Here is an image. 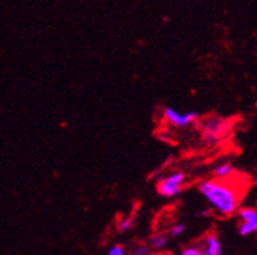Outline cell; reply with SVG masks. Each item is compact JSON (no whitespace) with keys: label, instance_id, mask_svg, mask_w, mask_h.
Returning <instances> with one entry per match:
<instances>
[{"label":"cell","instance_id":"14","mask_svg":"<svg viewBox=\"0 0 257 255\" xmlns=\"http://www.w3.org/2000/svg\"><path fill=\"white\" fill-rule=\"evenodd\" d=\"M158 255H175V254H173V252H169V251H165V252H158Z\"/></svg>","mask_w":257,"mask_h":255},{"label":"cell","instance_id":"10","mask_svg":"<svg viewBox=\"0 0 257 255\" xmlns=\"http://www.w3.org/2000/svg\"><path fill=\"white\" fill-rule=\"evenodd\" d=\"M179 255H204V252H202L200 245H192L184 247Z\"/></svg>","mask_w":257,"mask_h":255},{"label":"cell","instance_id":"7","mask_svg":"<svg viewBox=\"0 0 257 255\" xmlns=\"http://www.w3.org/2000/svg\"><path fill=\"white\" fill-rule=\"evenodd\" d=\"M167 241H169V237H167L166 234H163V233H157V234L150 237L148 245H149L150 249L154 250V251L161 252L165 249V246L167 245Z\"/></svg>","mask_w":257,"mask_h":255},{"label":"cell","instance_id":"5","mask_svg":"<svg viewBox=\"0 0 257 255\" xmlns=\"http://www.w3.org/2000/svg\"><path fill=\"white\" fill-rule=\"evenodd\" d=\"M163 116L170 124H173L174 126H178V128H186L199 120V115L196 112L180 113L173 107H166L163 111Z\"/></svg>","mask_w":257,"mask_h":255},{"label":"cell","instance_id":"11","mask_svg":"<svg viewBox=\"0 0 257 255\" xmlns=\"http://www.w3.org/2000/svg\"><path fill=\"white\" fill-rule=\"evenodd\" d=\"M150 246L145 242H141V243H137L135 246V249L132 250V255H147L150 252Z\"/></svg>","mask_w":257,"mask_h":255},{"label":"cell","instance_id":"9","mask_svg":"<svg viewBox=\"0 0 257 255\" xmlns=\"http://www.w3.org/2000/svg\"><path fill=\"white\" fill-rule=\"evenodd\" d=\"M132 226H134V219H132V217H123V219L119 220V223H117V230L124 233L127 232V230H130Z\"/></svg>","mask_w":257,"mask_h":255},{"label":"cell","instance_id":"6","mask_svg":"<svg viewBox=\"0 0 257 255\" xmlns=\"http://www.w3.org/2000/svg\"><path fill=\"white\" fill-rule=\"evenodd\" d=\"M204 255H223V246L221 239L214 233H209L204 237L202 242L200 243Z\"/></svg>","mask_w":257,"mask_h":255},{"label":"cell","instance_id":"12","mask_svg":"<svg viewBox=\"0 0 257 255\" xmlns=\"http://www.w3.org/2000/svg\"><path fill=\"white\" fill-rule=\"evenodd\" d=\"M186 229H187L186 224H175L174 226H171L169 234L171 237H179L182 236L183 233L186 232Z\"/></svg>","mask_w":257,"mask_h":255},{"label":"cell","instance_id":"3","mask_svg":"<svg viewBox=\"0 0 257 255\" xmlns=\"http://www.w3.org/2000/svg\"><path fill=\"white\" fill-rule=\"evenodd\" d=\"M228 123L221 117H209L202 125V138L208 143L221 139L228 130Z\"/></svg>","mask_w":257,"mask_h":255},{"label":"cell","instance_id":"13","mask_svg":"<svg viewBox=\"0 0 257 255\" xmlns=\"http://www.w3.org/2000/svg\"><path fill=\"white\" fill-rule=\"evenodd\" d=\"M107 255H127V252H125L123 246L114 245V246H111L110 249H108Z\"/></svg>","mask_w":257,"mask_h":255},{"label":"cell","instance_id":"8","mask_svg":"<svg viewBox=\"0 0 257 255\" xmlns=\"http://www.w3.org/2000/svg\"><path fill=\"white\" fill-rule=\"evenodd\" d=\"M234 173V167H232L230 163H225V164L218 165L217 168L214 169V176L215 178L218 180H226V178H230Z\"/></svg>","mask_w":257,"mask_h":255},{"label":"cell","instance_id":"2","mask_svg":"<svg viewBox=\"0 0 257 255\" xmlns=\"http://www.w3.org/2000/svg\"><path fill=\"white\" fill-rule=\"evenodd\" d=\"M184 180H186V176H184L183 172H173V173H170L166 177L160 178V181L157 182V190H158V193L162 197L173 198L182 193V186Z\"/></svg>","mask_w":257,"mask_h":255},{"label":"cell","instance_id":"4","mask_svg":"<svg viewBox=\"0 0 257 255\" xmlns=\"http://www.w3.org/2000/svg\"><path fill=\"white\" fill-rule=\"evenodd\" d=\"M240 224L238 232L240 236H251L257 232V210L252 207H243L238 211Z\"/></svg>","mask_w":257,"mask_h":255},{"label":"cell","instance_id":"1","mask_svg":"<svg viewBox=\"0 0 257 255\" xmlns=\"http://www.w3.org/2000/svg\"><path fill=\"white\" fill-rule=\"evenodd\" d=\"M199 190L208 200V203L223 216H231L238 212L241 190L238 185L232 182L231 177L226 180L213 178L202 181Z\"/></svg>","mask_w":257,"mask_h":255}]
</instances>
